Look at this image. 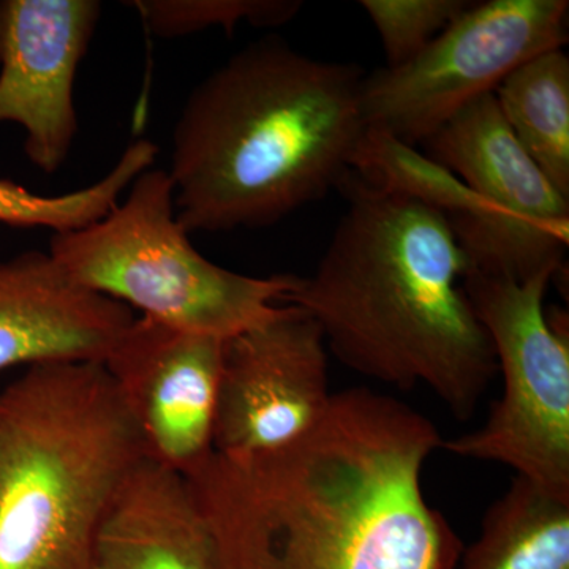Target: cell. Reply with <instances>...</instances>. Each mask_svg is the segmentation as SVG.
I'll use <instances>...</instances> for the list:
<instances>
[{"label":"cell","instance_id":"6da1fadb","mask_svg":"<svg viewBox=\"0 0 569 569\" xmlns=\"http://www.w3.org/2000/svg\"><path fill=\"white\" fill-rule=\"evenodd\" d=\"M441 440L415 408L353 388L298 440L212 452L186 478L219 569H459L462 541L422 490Z\"/></svg>","mask_w":569,"mask_h":569},{"label":"cell","instance_id":"7a4b0ae2","mask_svg":"<svg viewBox=\"0 0 569 569\" xmlns=\"http://www.w3.org/2000/svg\"><path fill=\"white\" fill-rule=\"evenodd\" d=\"M339 187L347 211L283 305L317 321L342 365L400 389L425 385L456 418H470L498 365L448 217L353 171Z\"/></svg>","mask_w":569,"mask_h":569},{"label":"cell","instance_id":"3957f363","mask_svg":"<svg viewBox=\"0 0 569 569\" xmlns=\"http://www.w3.org/2000/svg\"><path fill=\"white\" fill-rule=\"evenodd\" d=\"M366 73L266 37L201 81L174 126L168 170L187 233L271 227L351 171Z\"/></svg>","mask_w":569,"mask_h":569},{"label":"cell","instance_id":"277c9868","mask_svg":"<svg viewBox=\"0 0 569 569\" xmlns=\"http://www.w3.org/2000/svg\"><path fill=\"white\" fill-rule=\"evenodd\" d=\"M144 441L103 362L24 369L0 389V569H92Z\"/></svg>","mask_w":569,"mask_h":569},{"label":"cell","instance_id":"5b68a950","mask_svg":"<svg viewBox=\"0 0 569 569\" xmlns=\"http://www.w3.org/2000/svg\"><path fill=\"white\" fill-rule=\"evenodd\" d=\"M48 253L93 293L222 340L274 318L298 279L239 274L204 258L176 216L170 174L153 167L102 220L52 234Z\"/></svg>","mask_w":569,"mask_h":569},{"label":"cell","instance_id":"8992f818","mask_svg":"<svg viewBox=\"0 0 569 569\" xmlns=\"http://www.w3.org/2000/svg\"><path fill=\"white\" fill-rule=\"evenodd\" d=\"M556 272L527 282L468 272L463 288L496 351L503 395L488 421L441 440L459 458L488 460L516 471L550 496L569 500V325L545 309Z\"/></svg>","mask_w":569,"mask_h":569},{"label":"cell","instance_id":"52a82bcc","mask_svg":"<svg viewBox=\"0 0 569 569\" xmlns=\"http://www.w3.org/2000/svg\"><path fill=\"white\" fill-rule=\"evenodd\" d=\"M568 0L470 3L413 61L366 74V127L425 144L522 63L568 41Z\"/></svg>","mask_w":569,"mask_h":569},{"label":"cell","instance_id":"ba28073f","mask_svg":"<svg viewBox=\"0 0 569 569\" xmlns=\"http://www.w3.org/2000/svg\"><path fill=\"white\" fill-rule=\"evenodd\" d=\"M425 144L430 159L492 208L489 223H449L468 272L527 282L559 271L569 242V198L523 151L493 93L468 104Z\"/></svg>","mask_w":569,"mask_h":569},{"label":"cell","instance_id":"9c48e42d","mask_svg":"<svg viewBox=\"0 0 569 569\" xmlns=\"http://www.w3.org/2000/svg\"><path fill=\"white\" fill-rule=\"evenodd\" d=\"M331 397L320 326L284 305L266 323L223 340L213 452L239 458L282 448L323 418Z\"/></svg>","mask_w":569,"mask_h":569},{"label":"cell","instance_id":"30bf717a","mask_svg":"<svg viewBox=\"0 0 569 569\" xmlns=\"http://www.w3.org/2000/svg\"><path fill=\"white\" fill-rule=\"evenodd\" d=\"M223 340L134 318L103 362L148 458L182 477L213 452Z\"/></svg>","mask_w":569,"mask_h":569},{"label":"cell","instance_id":"8fae6325","mask_svg":"<svg viewBox=\"0 0 569 569\" xmlns=\"http://www.w3.org/2000/svg\"><path fill=\"white\" fill-rule=\"evenodd\" d=\"M102 10L97 0L0 2V123L24 130L26 157L41 173L69 160L74 80Z\"/></svg>","mask_w":569,"mask_h":569},{"label":"cell","instance_id":"7c38bea8","mask_svg":"<svg viewBox=\"0 0 569 569\" xmlns=\"http://www.w3.org/2000/svg\"><path fill=\"white\" fill-rule=\"evenodd\" d=\"M133 321L130 307L82 287L48 252L0 260V373L104 362Z\"/></svg>","mask_w":569,"mask_h":569},{"label":"cell","instance_id":"4fadbf2b","mask_svg":"<svg viewBox=\"0 0 569 569\" xmlns=\"http://www.w3.org/2000/svg\"><path fill=\"white\" fill-rule=\"evenodd\" d=\"M92 569H219L187 478L141 462L100 527Z\"/></svg>","mask_w":569,"mask_h":569},{"label":"cell","instance_id":"5bb4252c","mask_svg":"<svg viewBox=\"0 0 569 569\" xmlns=\"http://www.w3.org/2000/svg\"><path fill=\"white\" fill-rule=\"evenodd\" d=\"M460 569H569V500L516 477L490 505Z\"/></svg>","mask_w":569,"mask_h":569},{"label":"cell","instance_id":"9a60e30c","mask_svg":"<svg viewBox=\"0 0 569 569\" xmlns=\"http://www.w3.org/2000/svg\"><path fill=\"white\" fill-rule=\"evenodd\" d=\"M493 96L523 151L569 198V59L563 48L522 63Z\"/></svg>","mask_w":569,"mask_h":569},{"label":"cell","instance_id":"2e32d148","mask_svg":"<svg viewBox=\"0 0 569 569\" xmlns=\"http://www.w3.org/2000/svg\"><path fill=\"white\" fill-rule=\"evenodd\" d=\"M351 171L378 189L437 209L451 223L485 224L493 219L488 201L443 164L383 132L367 129Z\"/></svg>","mask_w":569,"mask_h":569},{"label":"cell","instance_id":"e0dca14e","mask_svg":"<svg viewBox=\"0 0 569 569\" xmlns=\"http://www.w3.org/2000/svg\"><path fill=\"white\" fill-rule=\"evenodd\" d=\"M157 156L159 148L152 141H134L99 182L56 197L32 193L17 182L0 179V223L48 228L54 234L89 227L110 213L134 179L153 167Z\"/></svg>","mask_w":569,"mask_h":569},{"label":"cell","instance_id":"ac0fdd59","mask_svg":"<svg viewBox=\"0 0 569 569\" xmlns=\"http://www.w3.org/2000/svg\"><path fill=\"white\" fill-rule=\"evenodd\" d=\"M160 39H178L211 28L231 33L242 22L277 28L293 20L299 0H137L130 3Z\"/></svg>","mask_w":569,"mask_h":569},{"label":"cell","instance_id":"d6986e66","mask_svg":"<svg viewBox=\"0 0 569 569\" xmlns=\"http://www.w3.org/2000/svg\"><path fill=\"white\" fill-rule=\"evenodd\" d=\"M470 2L463 0H362L376 26L387 67L413 61Z\"/></svg>","mask_w":569,"mask_h":569}]
</instances>
